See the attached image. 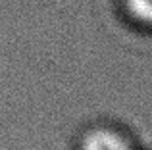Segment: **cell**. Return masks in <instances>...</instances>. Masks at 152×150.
<instances>
[{
	"label": "cell",
	"mask_w": 152,
	"mask_h": 150,
	"mask_svg": "<svg viewBox=\"0 0 152 150\" xmlns=\"http://www.w3.org/2000/svg\"><path fill=\"white\" fill-rule=\"evenodd\" d=\"M83 150H129V144L114 131L100 129L91 133L83 143Z\"/></svg>",
	"instance_id": "1"
},
{
	"label": "cell",
	"mask_w": 152,
	"mask_h": 150,
	"mask_svg": "<svg viewBox=\"0 0 152 150\" xmlns=\"http://www.w3.org/2000/svg\"><path fill=\"white\" fill-rule=\"evenodd\" d=\"M125 8L137 21L152 25V0H125Z\"/></svg>",
	"instance_id": "2"
}]
</instances>
